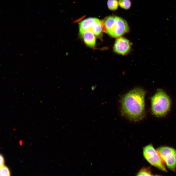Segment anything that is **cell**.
<instances>
[{
	"label": "cell",
	"instance_id": "1",
	"mask_svg": "<svg viewBox=\"0 0 176 176\" xmlns=\"http://www.w3.org/2000/svg\"><path fill=\"white\" fill-rule=\"evenodd\" d=\"M145 94L143 89L136 88L125 95L121 100L122 113L132 121L142 119L144 116Z\"/></svg>",
	"mask_w": 176,
	"mask_h": 176
},
{
	"label": "cell",
	"instance_id": "2",
	"mask_svg": "<svg viewBox=\"0 0 176 176\" xmlns=\"http://www.w3.org/2000/svg\"><path fill=\"white\" fill-rule=\"evenodd\" d=\"M103 31L112 37H119L129 31L126 21L123 18L114 16L105 17L103 20Z\"/></svg>",
	"mask_w": 176,
	"mask_h": 176
},
{
	"label": "cell",
	"instance_id": "3",
	"mask_svg": "<svg viewBox=\"0 0 176 176\" xmlns=\"http://www.w3.org/2000/svg\"><path fill=\"white\" fill-rule=\"evenodd\" d=\"M151 109L153 114L157 117L164 116L170 110V99L166 93L159 89L151 98Z\"/></svg>",
	"mask_w": 176,
	"mask_h": 176
},
{
	"label": "cell",
	"instance_id": "4",
	"mask_svg": "<svg viewBox=\"0 0 176 176\" xmlns=\"http://www.w3.org/2000/svg\"><path fill=\"white\" fill-rule=\"evenodd\" d=\"M143 155L150 164L162 171L167 172L165 163L159 154L151 144L143 148Z\"/></svg>",
	"mask_w": 176,
	"mask_h": 176
},
{
	"label": "cell",
	"instance_id": "5",
	"mask_svg": "<svg viewBox=\"0 0 176 176\" xmlns=\"http://www.w3.org/2000/svg\"><path fill=\"white\" fill-rule=\"evenodd\" d=\"M157 151L167 167L175 172L176 168V149L171 147L162 146Z\"/></svg>",
	"mask_w": 176,
	"mask_h": 176
},
{
	"label": "cell",
	"instance_id": "6",
	"mask_svg": "<svg viewBox=\"0 0 176 176\" xmlns=\"http://www.w3.org/2000/svg\"><path fill=\"white\" fill-rule=\"evenodd\" d=\"M130 43L126 39L122 37L118 38L113 46L114 51L118 54L124 55L128 53L131 48Z\"/></svg>",
	"mask_w": 176,
	"mask_h": 176
},
{
	"label": "cell",
	"instance_id": "7",
	"mask_svg": "<svg viewBox=\"0 0 176 176\" xmlns=\"http://www.w3.org/2000/svg\"><path fill=\"white\" fill-rule=\"evenodd\" d=\"M98 19L94 18H89L82 21L79 24V33L81 35L86 31L91 30L93 26L95 24Z\"/></svg>",
	"mask_w": 176,
	"mask_h": 176
},
{
	"label": "cell",
	"instance_id": "8",
	"mask_svg": "<svg viewBox=\"0 0 176 176\" xmlns=\"http://www.w3.org/2000/svg\"><path fill=\"white\" fill-rule=\"evenodd\" d=\"M81 35L87 45L92 48L95 47L96 43L95 35L91 30L85 31Z\"/></svg>",
	"mask_w": 176,
	"mask_h": 176
},
{
	"label": "cell",
	"instance_id": "9",
	"mask_svg": "<svg viewBox=\"0 0 176 176\" xmlns=\"http://www.w3.org/2000/svg\"><path fill=\"white\" fill-rule=\"evenodd\" d=\"M91 30L95 36H98L100 35L103 31L102 21L99 19L93 26Z\"/></svg>",
	"mask_w": 176,
	"mask_h": 176
},
{
	"label": "cell",
	"instance_id": "10",
	"mask_svg": "<svg viewBox=\"0 0 176 176\" xmlns=\"http://www.w3.org/2000/svg\"><path fill=\"white\" fill-rule=\"evenodd\" d=\"M150 167H143L140 169L136 174L137 176H153Z\"/></svg>",
	"mask_w": 176,
	"mask_h": 176
},
{
	"label": "cell",
	"instance_id": "11",
	"mask_svg": "<svg viewBox=\"0 0 176 176\" xmlns=\"http://www.w3.org/2000/svg\"><path fill=\"white\" fill-rule=\"evenodd\" d=\"M118 4L117 0H108L107 2L108 8L111 11L116 10L118 8Z\"/></svg>",
	"mask_w": 176,
	"mask_h": 176
},
{
	"label": "cell",
	"instance_id": "12",
	"mask_svg": "<svg viewBox=\"0 0 176 176\" xmlns=\"http://www.w3.org/2000/svg\"><path fill=\"white\" fill-rule=\"evenodd\" d=\"M118 3L120 6L125 9H128L131 7V3L129 0H119Z\"/></svg>",
	"mask_w": 176,
	"mask_h": 176
},
{
	"label": "cell",
	"instance_id": "13",
	"mask_svg": "<svg viewBox=\"0 0 176 176\" xmlns=\"http://www.w3.org/2000/svg\"><path fill=\"white\" fill-rule=\"evenodd\" d=\"M0 176H6L10 175L9 169L7 166H3L0 167Z\"/></svg>",
	"mask_w": 176,
	"mask_h": 176
},
{
	"label": "cell",
	"instance_id": "14",
	"mask_svg": "<svg viewBox=\"0 0 176 176\" xmlns=\"http://www.w3.org/2000/svg\"><path fill=\"white\" fill-rule=\"evenodd\" d=\"M0 167L4 165V160L3 156L1 154H0Z\"/></svg>",
	"mask_w": 176,
	"mask_h": 176
},
{
	"label": "cell",
	"instance_id": "15",
	"mask_svg": "<svg viewBox=\"0 0 176 176\" xmlns=\"http://www.w3.org/2000/svg\"><path fill=\"white\" fill-rule=\"evenodd\" d=\"M95 87L94 86H91V89L92 90H93L95 89Z\"/></svg>",
	"mask_w": 176,
	"mask_h": 176
}]
</instances>
